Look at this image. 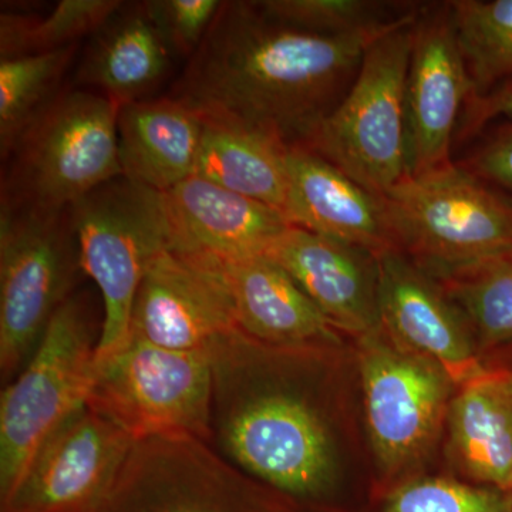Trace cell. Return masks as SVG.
<instances>
[{
  "instance_id": "obj_1",
  "label": "cell",
  "mask_w": 512,
  "mask_h": 512,
  "mask_svg": "<svg viewBox=\"0 0 512 512\" xmlns=\"http://www.w3.org/2000/svg\"><path fill=\"white\" fill-rule=\"evenodd\" d=\"M383 33L312 35L269 19L256 2H224L171 96L200 116L302 147L348 93L367 46Z\"/></svg>"
},
{
  "instance_id": "obj_2",
  "label": "cell",
  "mask_w": 512,
  "mask_h": 512,
  "mask_svg": "<svg viewBox=\"0 0 512 512\" xmlns=\"http://www.w3.org/2000/svg\"><path fill=\"white\" fill-rule=\"evenodd\" d=\"M282 348L238 329L212 346L211 444L254 480L308 497L332 477L333 441L315 400L282 376Z\"/></svg>"
},
{
  "instance_id": "obj_3",
  "label": "cell",
  "mask_w": 512,
  "mask_h": 512,
  "mask_svg": "<svg viewBox=\"0 0 512 512\" xmlns=\"http://www.w3.org/2000/svg\"><path fill=\"white\" fill-rule=\"evenodd\" d=\"M103 312L80 289L56 312L35 353L0 396V490L8 500L43 441L87 403Z\"/></svg>"
},
{
  "instance_id": "obj_4",
  "label": "cell",
  "mask_w": 512,
  "mask_h": 512,
  "mask_svg": "<svg viewBox=\"0 0 512 512\" xmlns=\"http://www.w3.org/2000/svg\"><path fill=\"white\" fill-rule=\"evenodd\" d=\"M87 278L72 208L0 207V376L12 382Z\"/></svg>"
},
{
  "instance_id": "obj_5",
  "label": "cell",
  "mask_w": 512,
  "mask_h": 512,
  "mask_svg": "<svg viewBox=\"0 0 512 512\" xmlns=\"http://www.w3.org/2000/svg\"><path fill=\"white\" fill-rule=\"evenodd\" d=\"M417 15L367 46L348 93L302 146L380 197L407 175L406 84Z\"/></svg>"
},
{
  "instance_id": "obj_6",
  "label": "cell",
  "mask_w": 512,
  "mask_h": 512,
  "mask_svg": "<svg viewBox=\"0 0 512 512\" xmlns=\"http://www.w3.org/2000/svg\"><path fill=\"white\" fill-rule=\"evenodd\" d=\"M383 200L397 249L443 278L512 252V201L461 165L406 175Z\"/></svg>"
},
{
  "instance_id": "obj_7",
  "label": "cell",
  "mask_w": 512,
  "mask_h": 512,
  "mask_svg": "<svg viewBox=\"0 0 512 512\" xmlns=\"http://www.w3.org/2000/svg\"><path fill=\"white\" fill-rule=\"evenodd\" d=\"M70 208L84 274L96 284L103 303L100 363L127 345L138 286L151 262L173 248V231L163 192L124 175Z\"/></svg>"
},
{
  "instance_id": "obj_8",
  "label": "cell",
  "mask_w": 512,
  "mask_h": 512,
  "mask_svg": "<svg viewBox=\"0 0 512 512\" xmlns=\"http://www.w3.org/2000/svg\"><path fill=\"white\" fill-rule=\"evenodd\" d=\"M119 110L116 101L100 93H60L13 148L2 201L72 207L123 175L117 143Z\"/></svg>"
},
{
  "instance_id": "obj_9",
  "label": "cell",
  "mask_w": 512,
  "mask_h": 512,
  "mask_svg": "<svg viewBox=\"0 0 512 512\" xmlns=\"http://www.w3.org/2000/svg\"><path fill=\"white\" fill-rule=\"evenodd\" d=\"M87 404L136 441L192 436L211 443L210 352H177L130 339L97 363Z\"/></svg>"
},
{
  "instance_id": "obj_10",
  "label": "cell",
  "mask_w": 512,
  "mask_h": 512,
  "mask_svg": "<svg viewBox=\"0 0 512 512\" xmlns=\"http://www.w3.org/2000/svg\"><path fill=\"white\" fill-rule=\"evenodd\" d=\"M136 440L89 404L37 448L5 501L9 512H97L109 503Z\"/></svg>"
},
{
  "instance_id": "obj_11",
  "label": "cell",
  "mask_w": 512,
  "mask_h": 512,
  "mask_svg": "<svg viewBox=\"0 0 512 512\" xmlns=\"http://www.w3.org/2000/svg\"><path fill=\"white\" fill-rule=\"evenodd\" d=\"M367 427L380 464L397 471L429 451L447 413L450 380L420 356L375 332L362 336Z\"/></svg>"
},
{
  "instance_id": "obj_12",
  "label": "cell",
  "mask_w": 512,
  "mask_h": 512,
  "mask_svg": "<svg viewBox=\"0 0 512 512\" xmlns=\"http://www.w3.org/2000/svg\"><path fill=\"white\" fill-rule=\"evenodd\" d=\"M252 478L192 436L136 441L107 512H239Z\"/></svg>"
},
{
  "instance_id": "obj_13",
  "label": "cell",
  "mask_w": 512,
  "mask_h": 512,
  "mask_svg": "<svg viewBox=\"0 0 512 512\" xmlns=\"http://www.w3.org/2000/svg\"><path fill=\"white\" fill-rule=\"evenodd\" d=\"M474 84L450 2L420 8L406 84L407 175L451 164V146Z\"/></svg>"
},
{
  "instance_id": "obj_14",
  "label": "cell",
  "mask_w": 512,
  "mask_h": 512,
  "mask_svg": "<svg viewBox=\"0 0 512 512\" xmlns=\"http://www.w3.org/2000/svg\"><path fill=\"white\" fill-rule=\"evenodd\" d=\"M235 328L214 256L168 248L138 286L130 338L177 352H210Z\"/></svg>"
},
{
  "instance_id": "obj_15",
  "label": "cell",
  "mask_w": 512,
  "mask_h": 512,
  "mask_svg": "<svg viewBox=\"0 0 512 512\" xmlns=\"http://www.w3.org/2000/svg\"><path fill=\"white\" fill-rule=\"evenodd\" d=\"M380 326L397 346L439 367L451 383L483 375L463 320L444 293L402 252L377 256Z\"/></svg>"
},
{
  "instance_id": "obj_16",
  "label": "cell",
  "mask_w": 512,
  "mask_h": 512,
  "mask_svg": "<svg viewBox=\"0 0 512 512\" xmlns=\"http://www.w3.org/2000/svg\"><path fill=\"white\" fill-rule=\"evenodd\" d=\"M265 256L288 272L336 329L366 336L379 328L377 256L293 225Z\"/></svg>"
},
{
  "instance_id": "obj_17",
  "label": "cell",
  "mask_w": 512,
  "mask_h": 512,
  "mask_svg": "<svg viewBox=\"0 0 512 512\" xmlns=\"http://www.w3.org/2000/svg\"><path fill=\"white\" fill-rule=\"evenodd\" d=\"M286 168L285 217L293 227L375 256L397 249L383 197L305 147L289 148Z\"/></svg>"
},
{
  "instance_id": "obj_18",
  "label": "cell",
  "mask_w": 512,
  "mask_h": 512,
  "mask_svg": "<svg viewBox=\"0 0 512 512\" xmlns=\"http://www.w3.org/2000/svg\"><path fill=\"white\" fill-rule=\"evenodd\" d=\"M173 248L221 259L265 255L291 227L281 211L200 175L163 192Z\"/></svg>"
},
{
  "instance_id": "obj_19",
  "label": "cell",
  "mask_w": 512,
  "mask_h": 512,
  "mask_svg": "<svg viewBox=\"0 0 512 512\" xmlns=\"http://www.w3.org/2000/svg\"><path fill=\"white\" fill-rule=\"evenodd\" d=\"M214 258L231 301L235 328L244 335L284 348H326L338 342L335 326L268 256Z\"/></svg>"
},
{
  "instance_id": "obj_20",
  "label": "cell",
  "mask_w": 512,
  "mask_h": 512,
  "mask_svg": "<svg viewBox=\"0 0 512 512\" xmlns=\"http://www.w3.org/2000/svg\"><path fill=\"white\" fill-rule=\"evenodd\" d=\"M200 114L174 96L124 104L117 143L124 177L167 192L195 175L200 153Z\"/></svg>"
},
{
  "instance_id": "obj_21",
  "label": "cell",
  "mask_w": 512,
  "mask_h": 512,
  "mask_svg": "<svg viewBox=\"0 0 512 512\" xmlns=\"http://www.w3.org/2000/svg\"><path fill=\"white\" fill-rule=\"evenodd\" d=\"M171 56L144 2L124 3L90 39L77 83L121 107L147 99L167 76Z\"/></svg>"
},
{
  "instance_id": "obj_22",
  "label": "cell",
  "mask_w": 512,
  "mask_h": 512,
  "mask_svg": "<svg viewBox=\"0 0 512 512\" xmlns=\"http://www.w3.org/2000/svg\"><path fill=\"white\" fill-rule=\"evenodd\" d=\"M450 451L464 473L490 487L512 476V384L500 370L461 386L448 410Z\"/></svg>"
},
{
  "instance_id": "obj_23",
  "label": "cell",
  "mask_w": 512,
  "mask_h": 512,
  "mask_svg": "<svg viewBox=\"0 0 512 512\" xmlns=\"http://www.w3.org/2000/svg\"><path fill=\"white\" fill-rule=\"evenodd\" d=\"M200 117L201 146L195 175L285 215L289 148L234 121Z\"/></svg>"
},
{
  "instance_id": "obj_24",
  "label": "cell",
  "mask_w": 512,
  "mask_h": 512,
  "mask_svg": "<svg viewBox=\"0 0 512 512\" xmlns=\"http://www.w3.org/2000/svg\"><path fill=\"white\" fill-rule=\"evenodd\" d=\"M77 45L53 52L0 60V154L13 148L40 114L59 96L57 87L69 69Z\"/></svg>"
},
{
  "instance_id": "obj_25",
  "label": "cell",
  "mask_w": 512,
  "mask_h": 512,
  "mask_svg": "<svg viewBox=\"0 0 512 512\" xmlns=\"http://www.w3.org/2000/svg\"><path fill=\"white\" fill-rule=\"evenodd\" d=\"M474 96L512 82V0L450 2Z\"/></svg>"
},
{
  "instance_id": "obj_26",
  "label": "cell",
  "mask_w": 512,
  "mask_h": 512,
  "mask_svg": "<svg viewBox=\"0 0 512 512\" xmlns=\"http://www.w3.org/2000/svg\"><path fill=\"white\" fill-rule=\"evenodd\" d=\"M124 5L120 0H60L42 18L2 13L0 60L40 55L92 37Z\"/></svg>"
},
{
  "instance_id": "obj_27",
  "label": "cell",
  "mask_w": 512,
  "mask_h": 512,
  "mask_svg": "<svg viewBox=\"0 0 512 512\" xmlns=\"http://www.w3.org/2000/svg\"><path fill=\"white\" fill-rule=\"evenodd\" d=\"M256 5L275 22L319 36L387 32L420 9L370 0H264Z\"/></svg>"
},
{
  "instance_id": "obj_28",
  "label": "cell",
  "mask_w": 512,
  "mask_h": 512,
  "mask_svg": "<svg viewBox=\"0 0 512 512\" xmlns=\"http://www.w3.org/2000/svg\"><path fill=\"white\" fill-rule=\"evenodd\" d=\"M485 348H512V252L444 276Z\"/></svg>"
},
{
  "instance_id": "obj_29",
  "label": "cell",
  "mask_w": 512,
  "mask_h": 512,
  "mask_svg": "<svg viewBox=\"0 0 512 512\" xmlns=\"http://www.w3.org/2000/svg\"><path fill=\"white\" fill-rule=\"evenodd\" d=\"M387 512H512V500L501 488L426 478L399 488Z\"/></svg>"
},
{
  "instance_id": "obj_30",
  "label": "cell",
  "mask_w": 512,
  "mask_h": 512,
  "mask_svg": "<svg viewBox=\"0 0 512 512\" xmlns=\"http://www.w3.org/2000/svg\"><path fill=\"white\" fill-rule=\"evenodd\" d=\"M220 0H148V16L173 55L191 57L200 49L220 12Z\"/></svg>"
},
{
  "instance_id": "obj_31",
  "label": "cell",
  "mask_w": 512,
  "mask_h": 512,
  "mask_svg": "<svg viewBox=\"0 0 512 512\" xmlns=\"http://www.w3.org/2000/svg\"><path fill=\"white\" fill-rule=\"evenodd\" d=\"M461 167L488 185L512 192V123L488 138Z\"/></svg>"
},
{
  "instance_id": "obj_32",
  "label": "cell",
  "mask_w": 512,
  "mask_h": 512,
  "mask_svg": "<svg viewBox=\"0 0 512 512\" xmlns=\"http://www.w3.org/2000/svg\"><path fill=\"white\" fill-rule=\"evenodd\" d=\"M512 117V82L473 96L467 101L457 127V140L474 136L497 117Z\"/></svg>"
},
{
  "instance_id": "obj_33",
  "label": "cell",
  "mask_w": 512,
  "mask_h": 512,
  "mask_svg": "<svg viewBox=\"0 0 512 512\" xmlns=\"http://www.w3.org/2000/svg\"><path fill=\"white\" fill-rule=\"evenodd\" d=\"M501 373H504L505 376H507V379L510 380V383L512 384V355L508 356L507 359L504 360L503 365L498 367Z\"/></svg>"
},
{
  "instance_id": "obj_34",
  "label": "cell",
  "mask_w": 512,
  "mask_h": 512,
  "mask_svg": "<svg viewBox=\"0 0 512 512\" xmlns=\"http://www.w3.org/2000/svg\"><path fill=\"white\" fill-rule=\"evenodd\" d=\"M505 491H507V493L510 494L512 500V476L510 478V481H508L507 488H505Z\"/></svg>"
}]
</instances>
